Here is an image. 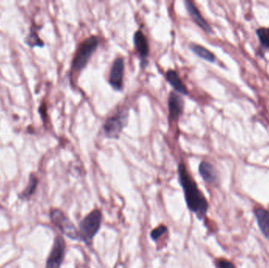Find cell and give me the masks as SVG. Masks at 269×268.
Wrapping results in <instances>:
<instances>
[{"mask_svg": "<svg viewBox=\"0 0 269 268\" xmlns=\"http://www.w3.org/2000/svg\"><path fill=\"white\" fill-rule=\"evenodd\" d=\"M166 80L173 87L176 91L183 95H186L188 94V91L186 89V86L183 84V81H181L179 75L176 71L169 70L166 72Z\"/></svg>", "mask_w": 269, "mask_h": 268, "instance_id": "cell-13", "label": "cell"}, {"mask_svg": "<svg viewBox=\"0 0 269 268\" xmlns=\"http://www.w3.org/2000/svg\"><path fill=\"white\" fill-rule=\"evenodd\" d=\"M166 232H167V227L162 225V226H159V227L155 228V229H153L151 233H150V236H151V239L153 240L157 241L164 234H166Z\"/></svg>", "mask_w": 269, "mask_h": 268, "instance_id": "cell-17", "label": "cell"}, {"mask_svg": "<svg viewBox=\"0 0 269 268\" xmlns=\"http://www.w3.org/2000/svg\"><path fill=\"white\" fill-rule=\"evenodd\" d=\"M217 268H236L232 262L227 259H220L217 261Z\"/></svg>", "mask_w": 269, "mask_h": 268, "instance_id": "cell-18", "label": "cell"}, {"mask_svg": "<svg viewBox=\"0 0 269 268\" xmlns=\"http://www.w3.org/2000/svg\"><path fill=\"white\" fill-rule=\"evenodd\" d=\"M51 220L55 226L62 232L63 235L72 240H78L80 238L79 232L72 221L65 216L59 209H52L51 213Z\"/></svg>", "mask_w": 269, "mask_h": 268, "instance_id": "cell-4", "label": "cell"}, {"mask_svg": "<svg viewBox=\"0 0 269 268\" xmlns=\"http://www.w3.org/2000/svg\"><path fill=\"white\" fill-rule=\"evenodd\" d=\"M102 219V212L95 209L85 216L80 223V238L87 246H92L94 238L100 228Z\"/></svg>", "mask_w": 269, "mask_h": 268, "instance_id": "cell-2", "label": "cell"}, {"mask_svg": "<svg viewBox=\"0 0 269 268\" xmlns=\"http://www.w3.org/2000/svg\"><path fill=\"white\" fill-rule=\"evenodd\" d=\"M128 123V112L122 110L111 117L103 125L104 133L109 138H118Z\"/></svg>", "mask_w": 269, "mask_h": 268, "instance_id": "cell-5", "label": "cell"}, {"mask_svg": "<svg viewBox=\"0 0 269 268\" xmlns=\"http://www.w3.org/2000/svg\"><path fill=\"white\" fill-rule=\"evenodd\" d=\"M99 44V40L97 36L89 37L82 42V44L79 46L72 61V71L80 72L86 66L90 58L98 48Z\"/></svg>", "mask_w": 269, "mask_h": 268, "instance_id": "cell-3", "label": "cell"}, {"mask_svg": "<svg viewBox=\"0 0 269 268\" xmlns=\"http://www.w3.org/2000/svg\"><path fill=\"white\" fill-rule=\"evenodd\" d=\"M65 244L63 238L57 236L47 260L46 268H60L65 257Z\"/></svg>", "mask_w": 269, "mask_h": 268, "instance_id": "cell-6", "label": "cell"}, {"mask_svg": "<svg viewBox=\"0 0 269 268\" xmlns=\"http://www.w3.org/2000/svg\"><path fill=\"white\" fill-rule=\"evenodd\" d=\"M190 49L199 58H203L207 62H214L216 61V57L213 53L210 52L209 50L206 49L203 46L191 44L190 45Z\"/></svg>", "mask_w": 269, "mask_h": 268, "instance_id": "cell-14", "label": "cell"}, {"mask_svg": "<svg viewBox=\"0 0 269 268\" xmlns=\"http://www.w3.org/2000/svg\"><path fill=\"white\" fill-rule=\"evenodd\" d=\"M37 184H38V180H37L36 177H35V175H30L29 182H28V186H27L26 189L23 191V193L20 195L21 199H25V198L31 196V195L35 192V189H36Z\"/></svg>", "mask_w": 269, "mask_h": 268, "instance_id": "cell-15", "label": "cell"}, {"mask_svg": "<svg viewBox=\"0 0 269 268\" xmlns=\"http://www.w3.org/2000/svg\"><path fill=\"white\" fill-rule=\"evenodd\" d=\"M254 215L260 231L266 239H269V212L262 208H257Z\"/></svg>", "mask_w": 269, "mask_h": 268, "instance_id": "cell-12", "label": "cell"}, {"mask_svg": "<svg viewBox=\"0 0 269 268\" xmlns=\"http://www.w3.org/2000/svg\"><path fill=\"white\" fill-rule=\"evenodd\" d=\"M178 175L179 182L184 192L185 201L188 209L196 214L199 219H204L209 209L206 197L199 189L196 181L190 176L183 164H180L178 167Z\"/></svg>", "mask_w": 269, "mask_h": 268, "instance_id": "cell-1", "label": "cell"}, {"mask_svg": "<svg viewBox=\"0 0 269 268\" xmlns=\"http://www.w3.org/2000/svg\"><path fill=\"white\" fill-rule=\"evenodd\" d=\"M124 72H125V62L122 58H118L113 62L110 73L109 83L113 89L120 91L123 84Z\"/></svg>", "mask_w": 269, "mask_h": 268, "instance_id": "cell-7", "label": "cell"}, {"mask_svg": "<svg viewBox=\"0 0 269 268\" xmlns=\"http://www.w3.org/2000/svg\"><path fill=\"white\" fill-rule=\"evenodd\" d=\"M134 44L143 65H146V60L149 55V46L146 36L142 31H137L134 35Z\"/></svg>", "mask_w": 269, "mask_h": 268, "instance_id": "cell-8", "label": "cell"}, {"mask_svg": "<svg viewBox=\"0 0 269 268\" xmlns=\"http://www.w3.org/2000/svg\"><path fill=\"white\" fill-rule=\"evenodd\" d=\"M256 32L260 44L269 50V28H260Z\"/></svg>", "mask_w": 269, "mask_h": 268, "instance_id": "cell-16", "label": "cell"}, {"mask_svg": "<svg viewBox=\"0 0 269 268\" xmlns=\"http://www.w3.org/2000/svg\"><path fill=\"white\" fill-rule=\"evenodd\" d=\"M201 176L209 184L216 185L218 182V175L214 167L207 162H201L199 168Z\"/></svg>", "mask_w": 269, "mask_h": 268, "instance_id": "cell-9", "label": "cell"}, {"mask_svg": "<svg viewBox=\"0 0 269 268\" xmlns=\"http://www.w3.org/2000/svg\"><path fill=\"white\" fill-rule=\"evenodd\" d=\"M183 99L175 92H172L169 98V117L171 120L176 121L179 118L183 112Z\"/></svg>", "mask_w": 269, "mask_h": 268, "instance_id": "cell-10", "label": "cell"}, {"mask_svg": "<svg viewBox=\"0 0 269 268\" xmlns=\"http://www.w3.org/2000/svg\"><path fill=\"white\" fill-rule=\"evenodd\" d=\"M185 4H186V10L188 11L190 17L193 18L194 21L201 28H203L205 32H208V33H212L211 27L209 26V24L206 22V20L202 16V14L199 12V10L196 8V6L194 5L193 3L190 2L189 0H186Z\"/></svg>", "mask_w": 269, "mask_h": 268, "instance_id": "cell-11", "label": "cell"}]
</instances>
